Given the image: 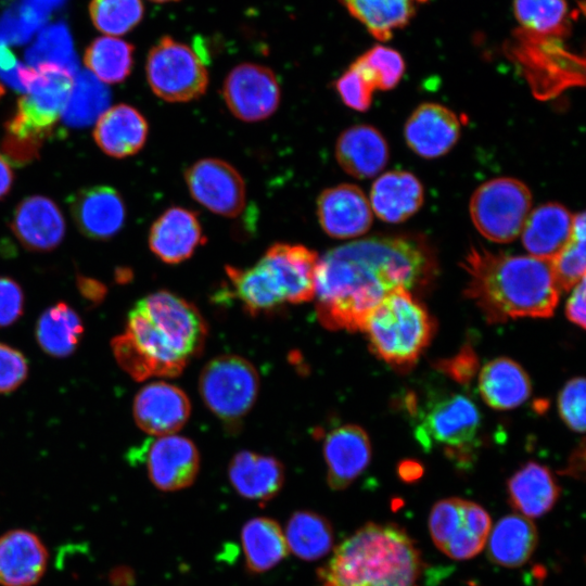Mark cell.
<instances>
[{
	"label": "cell",
	"instance_id": "cell-24",
	"mask_svg": "<svg viewBox=\"0 0 586 586\" xmlns=\"http://www.w3.org/2000/svg\"><path fill=\"white\" fill-rule=\"evenodd\" d=\"M228 476L241 497L265 504L281 491L284 467L272 456L241 450L232 457Z\"/></svg>",
	"mask_w": 586,
	"mask_h": 586
},
{
	"label": "cell",
	"instance_id": "cell-43",
	"mask_svg": "<svg viewBox=\"0 0 586 586\" xmlns=\"http://www.w3.org/2000/svg\"><path fill=\"white\" fill-rule=\"evenodd\" d=\"M561 419L574 432L585 430V379L573 378L565 383L558 398Z\"/></svg>",
	"mask_w": 586,
	"mask_h": 586
},
{
	"label": "cell",
	"instance_id": "cell-27",
	"mask_svg": "<svg viewBox=\"0 0 586 586\" xmlns=\"http://www.w3.org/2000/svg\"><path fill=\"white\" fill-rule=\"evenodd\" d=\"M573 217L559 203H546L530 212L521 231L526 251L538 258L553 259L571 239Z\"/></svg>",
	"mask_w": 586,
	"mask_h": 586
},
{
	"label": "cell",
	"instance_id": "cell-33",
	"mask_svg": "<svg viewBox=\"0 0 586 586\" xmlns=\"http://www.w3.org/2000/svg\"><path fill=\"white\" fill-rule=\"evenodd\" d=\"M234 292L252 315L270 311L285 303L267 264L260 258L250 268L226 267Z\"/></svg>",
	"mask_w": 586,
	"mask_h": 586
},
{
	"label": "cell",
	"instance_id": "cell-20",
	"mask_svg": "<svg viewBox=\"0 0 586 586\" xmlns=\"http://www.w3.org/2000/svg\"><path fill=\"white\" fill-rule=\"evenodd\" d=\"M460 122L448 107L423 103L405 124V139L409 148L424 158H435L450 151L460 137Z\"/></svg>",
	"mask_w": 586,
	"mask_h": 586
},
{
	"label": "cell",
	"instance_id": "cell-26",
	"mask_svg": "<svg viewBox=\"0 0 586 586\" xmlns=\"http://www.w3.org/2000/svg\"><path fill=\"white\" fill-rule=\"evenodd\" d=\"M148 131V122L137 109L118 104L98 118L93 139L105 154L122 158L142 149Z\"/></svg>",
	"mask_w": 586,
	"mask_h": 586
},
{
	"label": "cell",
	"instance_id": "cell-7",
	"mask_svg": "<svg viewBox=\"0 0 586 586\" xmlns=\"http://www.w3.org/2000/svg\"><path fill=\"white\" fill-rule=\"evenodd\" d=\"M259 378L255 367L237 355L211 359L199 379L207 408L229 428L238 426L255 404Z\"/></svg>",
	"mask_w": 586,
	"mask_h": 586
},
{
	"label": "cell",
	"instance_id": "cell-52",
	"mask_svg": "<svg viewBox=\"0 0 586 586\" xmlns=\"http://www.w3.org/2000/svg\"><path fill=\"white\" fill-rule=\"evenodd\" d=\"M151 1H154V2H169V1H177V0H151Z\"/></svg>",
	"mask_w": 586,
	"mask_h": 586
},
{
	"label": "cell",
	"instance_id": "cell-13",
	"mask_svg": "<svg viewBox=\"0 0 586 586\" xmlns=\"http://www.w3.org/2000/svg\"><path fill=\"white\" fill-rule=\"evenodd\" d=\"M192 198L211 212L238 216L245 206V183L238 170L217 158H204L192 164L184 174Z\"/></svg>",
	"mask_w": 586,
	"mask_h": 586
},
{
	"label": "cell",
	"instance_id": "cell-39",
	"mask_svg": "<svg viewBox=\"0 0 586 586\" xmlns=\"http://www.w3.org/2000/svg\"><path fill=\"white\" fill-rule=\"evenodd\" d=\"M107 88L93 75L80 74L74 84L62 117L67 126L85 127L98 120L110 103Z\"/></svg>",
	"mask_w": 586,
	"mask_h": 586
},
{
	"label": "cell",
	"instance_id": "cell-4",
	"mask_svg": "<svg viewBox=\"0 0 586 586\" xmlns=\"http://www.w3.org/2000/svg\"><path fill=\"white\" fill-rule=\"evenodd\" d=\"M419 549L395 524L369 522L344 539L317 571L319 586H415Z\"/></svg>",
	"mask_w": 586,
	"mask_h": 586
},
{
	"label": "cell",
	"instance_id": "cell-44",
	"mask_svg": "<svg viewBox=\"0 0 586 586\" xmlns=\"http://www.w3.org/2000/svg\"><path fill=\"white\" fill-rule=\"evenodd\" d=\"M335 89L351 109L365 112L371 105L374 87L354 64L335 81Z\"/></svg>",
	"mask_w": 586,
	"mask_h": 586
},
{
	"label": "cell",
	"instance_id": "cell-5",
	"mask_svg": "<svg viewBox=\"0 0 586 586\" xmlns=\"http://www.w3.org/2000/svg\"><path fill=\"white\" fill-rule=\"evenodd\" d=\"M17 77L24 94L5 123L2 150L13 162L24 164L38 156L43 140L62 117L74 77L71 69L51 63L18 67Z\"/></svg>",
	"mask_w": 586,
	"mask_h": 586
},
{
	"label": "cell",
	"instance_id": "cell-19",
	"mask_svg": "<svg viewBox=\"0 0 586 586\" xmlns=\"http://www.w3.org/2000/svg\"><path fill=\"white\" fill-rule=\"evenodd\" d=\"M323 456L328 485L333 491L344 489L365 471L370 462L369 436L356 424L335 428L326 436Z\"/></svg>",
	"mask_w": 586,
	"mask_h": 586
},
{
	"label": "cell",
	"instance_id": "cell-28",
	"mask_svg": "<svg viewBox=\"0 0 586 586\" xmlns=\"http://www.w3.org/2000/svg\"><path fill=\"white\" fill-rule=\"evenodd\" d=\"M423 196V187L415 175L392 170L373 182L369 203L381 220L398 224L419 211Z\"/></svg>",
	"mask_w": 586,
	"mask_h": 586
},
{
	"label": "cell",
	"instance_id": "cell-14",
	"mask_svg": "<svg viewBox=\"0 0 586 586\" xmlns=\"http://www.w3.org/2000/svg\"><path fill=\"white\" fill-rule=\"evenodd\" d=\"M148 475L163 492L189 487L200 469V454L195 444L176 434L152 441L145 451Z\"/></svg>",
	"mask_w": 586,
	"mask_h": 586
},
{
	"label": "cell",
	"instance_id": "cell-16",
	"mask_svg": "<svg viewBox=\"0 0 586 586\" xmlns=\"http://www.w3.org/2000/svg\"><path fill=\"white\" fill-rule=\"evenodd\" d=\"M191 404L187 394L166 382L143 386L133 402L137 425L151 435L175 434L189 419Z\"/></svg>",
	"mask_w": 586,
	"mask_h": 586
},
{
	"label": "cell",
	"instance_id": "cell-11",
	"mask_svg": "<svg viewBox=\"0 0 586 586\" xmlns=\"http://www.w3.org/2000/svg\"><path fill=\"white\" fill-rule=\"evenodd\" d=\"M480 425L475 404L467 396L453 394L429 406L416 435L425 448L437 444L454 456L464 455L473 446Z\"/></svg>",
	"mask_w": 586,
	"mask_h": 586
},
{
	"label": "cell",
	"instance_id": "cell-15",
	"mask_svg": "<svg viewBox=\"0 0 586 586\" xmlns=\"http://www.w3.org/2000/svg\"><path fill=\"white\" fill-rule=\"evenodd\" d=\"M317 216L324 232L335 239L357 238L366 233L373 221L366 194L351 183L324 189L317 200Z\"/></svg>",
	"mask_w": 586,
	"mask_h": 586
},
{
	"label": "cell",
	"instance_id": "cell-12",
	"mask_svg": "<svg viewBox=\"0 0 586 586\" xmlns=\"http://www.w3.org/2000/svg\"><path fill=\"white\" fill-rule=\"evenodd\" d=\"M230 112L244 122L271 116L280 103V87L273 72L263 65L244 63L233 67L222 86Z\"/></svg>",
	"mask_w": 586,
	"mask_h": 586
},
{
	"label": "cell",
	"instance_id": "cell-2",
	"mask_svg": "<svg viewBox=\"0 0 586 586\" xmlns=\"http://www.w3.org/2000/svg\"><path fill=\"white\" fill-rule=\"evenodd\" d=\"M461 265L469 278L464 294L488 322L552 316L560 289L550 259L472 246Z\"/></svg>",
	"mask_w": 586,
	"mask_h": 586
},
{
	"label": "cell",
	"instance_id": "cell-8",
	"mask_svg": "<svg viewBox=\"0 0 586 586\" xmlns=\"http://www.w3.org/2000/svg\"><path fill=\"white\" fill-rule=\"evenodd\" d=\"M532 193L522 181L501 177L481 184L470 201L475 228L486 239L508 243L521 234L531 212Z\"/></svg>",
	"mask_w": 586,
	"mask_h": 586
},
{
	"label": "cell",
	"instance_id": "cell-37",
	"mask_svg": "<svg viewBox=\"0 0 586 586\" xmlns=\"http://www.w3.org/2000/svg\"><path fill=\"white\" fill-rule=\"evenodd\" d=\"M84 63L101 82L118 84L131 72L133 47L117 37H99L86 49Z\"/></svg>",
	"mask_w": 586,
	"mask_h": 586
},
{
	"label": "cell",
	"instance_id": "cell-40",
	"mask_svg": "<svg viewBox=\"0 0 586 586\" xmlns=\"http://www.w3.org/2000/svg\"><path fill=\"white\" fill-rule=\"evenodd\" d=\"M91 21L105 36L117 37L130 31L143 16L141 0H91Z\"/></svg>",
	"mask_w": 586,
	"mask_h": 586
},
{
	"label": "cell",
	"instance_id": "cell-34",
	"mask_svg": "<svg viewBox=\"0 0 586 586\" xmlns=\"http://www.w3.org/2000/svg\"><path fill=\"white\" fill-rule=\"evenodd\" d=\"M284 537L288 549L305 561H315L324 557L334 542L330 521L310 510H298L290 517Z\"/></svg>",
	"mask_w": 586,
	"mask_h": 586
},
{
	"label": "cell",
	"instance_id": "cell-42",
	"mask_svg": "<svg viewBox=\"0 0 586 586\" xmlns=\"http://www.w3.org/2000/svg\"><path fill=\"white\" fill-rule=\"evenodd\" d=\"M372 84L374 89L390 90L402 79L405 63L394 49L374 46L353 63Z\"/></svg>",
	"mask_w": 586,
	"mask_h": 586
},
{
	"label": "cell",
	"instance_id": "cell-29",
	"mask_svg": "<svg viewBox=\"0 0 586 586\" xmlns=\"http://www.w3.org/2000/svg\"><path fill=\"white\" fill-rule=\"evenodd\" d=\"M560 487L551 471L531 461L521 467L508 481L511 507L526 518H538L552 509Z\"/></svg>",
	"mask_w": 586,
	"mask_h": 586
},
{
	"label": "cell",
	"instance_id": "cell-21",
	"mask_svg": "<svg viewBox=\"0 0 586 586\" xmlns=\"http://www.w3.org/2000/svg\"><path fill=\"white\" fill-rule=\"evenodd\" d=\"M11 230L25 249L48 252L62 242L65 221L61 209L51 199L33 195L16 206Z\"/></svg>",
	"mask_w": 586,
	"mask_h": 586
},
{
	"label": "cell",
	"instance_id": "cell-36",
	"mask_svg": "<svg viewBox=\"0 0 586 586\" xmlns=\"http://www.w3.org/2000/svg\"><path fill=\"white\" fill-rule=\"evenodd\" d=\"M84 324L79 315L60 302L46 309L38 319L36 337L40 347L51 356L66 357L80 342Z\"/></svg>",
	"mask_w": 586,
	"mask_h": 586
},
{
	"label": "cell",
	"instance_id": "cell-22",
	"mask_svg": "<svg viewBox=\"0 0 586 586\" xmlns=\"http://www.w3.org/2000/svg\"><path fill=\"white\" fill-rule=\"evenodd\" d=\"M206 238L198 215L187 208L166 209L152 225L149 246L166 264H179L193 255Z\"/></svg>",
	"mask_w": 586,
	"mask_h": 586
},
{
	"label": "cell",
	"instance_id": "cell-49",
	"mask_svg": "<svg viewBox=\"0 0 586 586\" xmlns=\"http://www.w3.org/2000/svg\"><path fill=\"white\" fill-rule=\"evenodd\" d=\"M78 288L82 296L94 302L102 300L106 293V289L102 283L85 277L78 278Z\"/></svg>",
	"mask_w": 586,
	"mask_h": 586
},
{
	"label": "cell",
	"instance_id": "cell-1",
	"mask_svg": "<svg viewBox=\"0 0 586 586\" xmlns=\"http://www.w3.org/2000/svg\"><path fill=\"white\" fill-rule=\"evenodd\" d=\"M434 269V255L420 237H371L332 249L317 266L318 320L330 330L361 331L386 295L426 284Z\"/></svg>",
	"mask_w": 586,
	"mask_h": 586
},
{
	"label": "cell",
	"instance_id": "cell-38",
	"mask_svg": "<svg viewBox=\"0 0 586 586\" xmlns=\"http://www.w3.org/2000/svg\"><path fill=\"white\" fill-rule=\"evenodd\" d=\"M522 30L542 37L563 38L570 30L566 0H514Z\"/></svg>",
	"mask_w": 586,
	"mask_h": 586
},
{
	"label": "cell",
	"instance_id": "cell-45",
	"mask_svg": "<svg viewBox=\"0 0 586 586\" xmlns=\"http://www.w3.org/2000/svg\"><path fill=\"white\" fill-rule=\"evenodd\" d=\"M28 366L17 349L0 343V393L17 388L26 379Z\"/></svg>",
	"mask_w": 586,
	"mask_h": 586
},
{
	"label": "cell",
	"instance_id": "cell-32",
	"mask_svg": "<svg viewBox=\"0 0 586 586\" xmlns=\"http://www.w3.org/2000/svg\"><path fill=\"white\" fill-rule=\"evenodd\" d=\"M245 568L259 574L275 568L288 555V545L280 524L267 517L249 520L241 530Z\"/></svg>",
	"mask_w": 586,
	"mask_h": 586
},
{
	"label": "cell",
	"instance_id": "cell-17",
	"mask_svg": "<svg viewBox=\"0 0 586 586\" xmlns=\"http://www.w3.org/2000/svg\"><path fill=\"white\" fill-rule=\"evenodd\" d=\"M276 279L285 302L301 304L315 297L319 256L302 245L275 243L262 257Z\"/></svg>",
	"mask_w": 586,
	"mask_h": 586
},
{
	"label": "cell",
	"instance_id": "cell-50",
	"mask_svg": "<svg viewBox=\"0 0 586 586\" xmlns=\"http://www.w3.org/2000/svg\"><path fill=\"white\" fill-rule=\"evenodd\" d=\"M13 179L14 175L9 161L0 153V200L11 190Z\"/></svg>",
	"mask_w": 586,
	"mask_h": 586
},
{
	"label": "cell",
	"instance_id": "cell-18",
	"mask_svg": "<svg viewBox=\"0 0 586 586\" xmlns=\"http://www.w3.org/2000/svg\"><path fill=\"white\" fill-rule=\"evenodd\" d=\"M72 217L89 239L110 240L125 224V203L112 187L95 186L79 190L69 201Z\"/></svg>",
	"mask_w": 586,
	"mask_h": 586
},
{
	"label": "cell",
	"instance_id": "cell-48",
	"mask_svg": "<svg viewBox=\"0 0 586 586\" xmlns=\"http://www.w3.org/2000/svg\"><path fill=\"white\" fill-rule=\"evenodd\" d=\"M585 277L574 286L565 307V314L569 320L581 328H585Z\"/></svg>",
	"mask_w": 586,
	"mask_h": 586
},
{
	"label": "cell",
	"instance_id": "cell-31",
	"mask_svg": "<svg viewBox=\"0 0 586 586\" xmlns=\"http://www.w3.org/2000/svg\"><path fill=\"white\" fill-rule=\"evenodd\" d=\"M488 535V559L505 568L523 565L538 543L536 526L528 518L519 513L501 518Z\"/></svg>",
	"mask_w": 586,
	"mask_h": 586
},
{
	"label": "cell",
	"instance_id": "cell-6",
	"mask_svg": "<svg viewBox=\"0 0 586 586\" xmlns=\"http://www.w3.org/2000/svg\"><path fill=\"white\" fill-rule=\"evenodd\" d=\"M361 331L380 359L405 370L415 365L429 345L434 322L410 291L399 288L369 314Z\"/></svg>",
	"mask_w": 586,
	"mask_h": 586
},
{
	"label": "cell",
	"instance_id": "cell-30",
	"mask_svg": "<svg viewBox=\"0 0 586 586\" xmlns=\"http://www.w3.org/2000/svg\"><path fill=\"white\" fill-rule=\"evenodd\" d=\"M479 390L492 408L508 410L522 405L531 395V381L524 369L510 358L487 362L479 377Z\"/></svg>",
	"mask_w": 586,
	"mask_h": 586
},
{
	"label": "cell",
	"instance_id": "cell-46",
	"mask_svg": "<svg viewBox=\"0 0 586 586\" xmlns=\"http://www.w3.org/2000/svg\"><path fill=\"white\" fill-rule=\"evenodd\" d=\"M24 294L11 278L0 277V328L14 323L23 314Z\"/></svg>",
	"mask_w": 586,
	"mask_h": 586
},
{
	"label": "cell",
	"instance_id": "cell-9",
	"mask_svg": "<svg viewBox=\"0 0 586 586\" xmlns=\"http://www.w3.org/2000/svg\"><path fill=\"white\" fill-rule=\"evenodd\" d=\"M145 73L152 91L168 102H188L206 91L208 74L189 46L163 37L148 54Z\"/></svg>",
	"mask_w": 586,
	"mask_h": 586
},
{
	"label": "cell",
	"instance_id": "cell-10",
	"mask_svg": "<svg viewBox=\"0 0 586 586\" xmlns=\"http://www.w3.org/2000/svg\"><path fill=\"white\" fill-rule=\"evenodd\" d=\"M429 528L442 552L455 560H468L485 547L492 520L487 511L473 501L446 498L432 507Z\"/></svg>",
	"mask_w": 586,
	"mask_h": 586
},
{
	"label": "cell",
	"instance_id": "cell-3",
	"mask_svg": "<svg viewBox=\"0 0 586 586\" xmlns=\"http://www.w3.org/2000/svg\"><path fill=\"white\" fill-rule=\"evenodd\" d=\"M123 334L146 378L176 377L202 351L207 327L193 304L161 290L137 302Z\"/></svg>",
	"mask_w": 586,
	"mask_h": 586
},
{
	"label": "cell",
	"instance_id": "cell-41",
	"mask_svg": "<svg viewBox=\"0 0 586 586\" xmlns=\"http://www.w3.org/2000/svg\"><path fill=\"white\" fill-rule=\"evenodd\" d=\"M560 291H569L585 277V214L573 217L570 241L551 259Z\"/></svg>",
	"mask_w": 586,
	"mask_h": 586
},
{
	"label": "cell",
	"instance_id": "cell-47",
	"mask_svg": "<svg viewBox=\"0 0 586 586\" xmlns=\"http://www.w3.org/2000/svg\"><path fill=\"white\" fill-rule=\"evenodd\" d=\"M476 366V359L471 349H464L459 355L444 362L443 369L454 379L460 382H467L473 374Z\"/></svg>",
	"mask_w": 586,
	"mask_h": 586
},
{
	"label": "cell",
	"instance_id": "cell-23",
	"mask_svg": "<svg viewBox=\"0 0 586 586\" xmlns=\"http://www.w3.org/2000/svg\"><path fill=\"white\" fill-rule=\"evenodd\" d=\"M47 565V548L35 533L18 528L0 536L1 586H34Z\"/></svg>",
	"mask_w": 586,
	"mask_h": 586
},
{
	"label": "cell",
	"instance_id": "cell-51",
	"mask_svg": "<svg viewBox=\"0 0 586 586\" xmlns=\"http://www.w3.org/2000/svg\"><path fill=\"white\" fill-rule=\"evenodd\" d=\"M399 474L403 480L411 481L420 476V466L413 462H406L399 468Z\"/></svg>",
	"mask_w": 586,
	"mask_h": 586
},
{
	"label": "cell",
	"instance_id": "cell-25",
	"mask_svg": "<svg viewBox=\"0 0 586 586\" xmlns=\"http://www.w3.org/2000/svg\"><path fill=\"white\" fill-rule=\"evenodd\" d=\"M335 157L348 175L367 179L377 176L388 161V146L382 133L369 125L345 129L336 140Z\"/></svg>",
	"mask_w": 586,
	"mask_h": 586
},
{
	"label": "cell",
	"instance_id": "cell-35",
	"mask_svg": "<svg viewBox=\"0 0 586 586\" xmlns=\"http://www.w3.org/2000/svg\"><path fill=\"white\" fill-rule=\"evenodd\" d=\"M347 11L379 40L405 27L416 13L417 3L425 0H340Z\"/></svg>",
	"mask_w": 586,
	"mask_h": 586
}]
</instances>
